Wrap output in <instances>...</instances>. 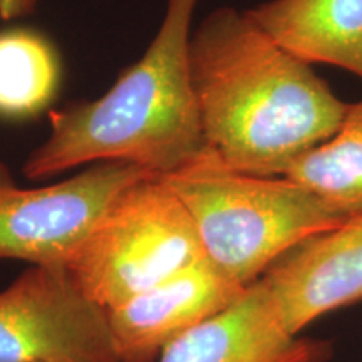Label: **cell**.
I'll use <instances>...</instances> for the list:
<instances>
[{
    "label": "cell",
    "instance_id": "6da1fadb",
    "mask_svg": "<svg viewBox=\"0 0 362 362\" xmlns=\"http://www.w3.org/2000/svg\"><path fill=\"white\" fill-rule=\"evenodd\" d=\"M192 81L206 146L228 168L284 176L336 133L347 104L310 62L247 12L216 8L193 30Z\"/></svg>",
    "mask_w": 362,
    "mask_h": 362
},
{
    "label": "cell",
    "instance_id": "7a4b0ae2",
    "mask_svg": "<svg viewBox=\"0 0 362 362\" xmlns=\"http://www.w3.org/2000/svg\"><path fill=\"white\" fill-rule=\"evenodd\" d=\"M200 0H168L160 30L138 62L94 101L51 112V133L24 163L44 180L86 163L123 161L158 176L205 149L192 81V21Z\"/></svg>",
    "mask_w": 362,
    "mask_h": 362
},
{
    "label": "cell",
    "instance_id": "3957f363",
    "mask_svg": "<svg viewBox=\"0 0 362 362\" xmlns=\"http://www.w3.org/2000/svg\"><path fill=\"white\" fill-rule=\"evenodd\" d=\"M163 178L192 215L205 255L242 287L305 238L346 220L296 181L240 173L208 146Z\"/></svg>",
    "mask_w": 362,
    "mask_h": 362
},
{
    "label": "cell",
    "instance_id": "277c9868",
    "mask_svg": "<svg viewBox=\"0 0 362 362\" xmlns=\"http://www.w3.org/2000/svg\"><path fill=\"white\" fill-rule=\"evenodd\" d=\"M205 257L187 206L153 175L117 197L66 269L107 312Z\"/></svg>",
    "mask_w": 362,
    "mask_h": 362
},
{
    "label": "cell",
    "instance_id": "5b68a950",
    "mask_svg": "<svg viewBox=\"0 0 362 362\" xmlns=\"http://www.w3.org/2000/svg\"><path fill=\"white\" fill-rule=\"evenodd\" d=\"M155 173L123 161L99 163L42 188L0 187V260L67 267L121 193Z\"/></svg>",
    "mask_w": 362,
    "mask_h": 362
},
{
    "label": "cell",
    "instance_id": "8992f818",
    "mask_svg": "<svg viewBox=\"0 0 362 362\" xmlns=\"http://www.w3.org/2000/svg\"><path fill=\"white\" fill-rule=\"evenodd\" d=\"M0 362H119L107 312L59 265H30L0 292Z\"/></svg>",
    "mask_w": 362,
    "mask_h": 362
},
{
    "label": "cell",
    "instance_id": "52a82bcc",
    "mask_svg": "<svg viewBox=\"0 0 362 362\" xmlns=\"http://www.w3.org/2000/svg\"><path fill=\"white\" fill-rule=\"evenodd\" d=\"M245 291L205 257L107 310L119 362H158L170 344L228 309Z\"/></svg>",
    "mask_w": 362,
    "mask_h": 362
},
{
    "label": "cell",
    "instance_id": "ba28073f",
    "mask_svg": "<svg viewBox=\"0 0 362 362\" xmlns=\"http://www.w3.org/2000/svg\"><path fill=\"white\" fill-rule=\"evenodd\" d=\"M293 336L317 319L362 300V215L291 248L262 275Z\"/></svg>",
    "mask_w": 362,
    "mask_h": 362
},
{
    "label": "cell",
    "instance_id": "9c48e42d",
    "mask_svg": "<svg viewBox=\"0 0 362 362\" xmlns=\"http://www.w3.org/2000/svg\"><path fill=\"white\" fill-rule=\"evenodd\" d=\"M332 346L285 329L262 280L205 322L170 344L158 362H327Z\"/></svg>",
    "mask_w": 362,
    "mask_h": 362
},
{
    "label": "cell",
    "instance_id": "30bf717a",
    "mask_svg": "<svg viewBox=\"0 0 362 362\" xmlns=\"http://www.w3.org/2000/svg\"><path fill=\"white\" fill-rule=\"evenodd\" d=\"M247 13L304 61L362 79V0H270Z\"/></svg>",
    "mask_w": 362,
    "mask_h": 362
},
{
    "label": "cell",
    "instance_id": "8fae6325",
    "mask_svg": "<svg viewBox=\"0 0 362 362\" xmlns=\"http://www.w3.org/2000/svg\"><path fill=\"white\" fill-rule=\"evenodd\" d=\"M339 215H362V99L347 104L336 133L291 163L284 173Z\"/></svg>",
    "mask_w": 362,
    "mask_h": 362
},
{
    "label": "cell",
    "instance_id": "7c38bea8",
    "mask_svg": "<svg viewBox=\"0 0 362 362\" xmlns=\"http://www.w3.org/2000/svg\"><path fill=\"white\" fill-rule=\"evenodd\" d=\"M59 59L42 35L24 29L0 34V117L27 119L52 101Z\"/></svg>",
    "mask_w": 362,
    "mask_h": 362
},
{
    "label": "cell",
    "instance_id": "4fadbf2b",
    "mask_svg": "<svg viewBox=\"0 0 362 362\" xmlns=\"http://www.w3.org/2000/svg\"><path fill=\"white\" fill-rule=\"evenodd\" d=\"M39 0H0V19L12 21L30 13Z\"/></svg>",
    "mask_w": 362,
    "mask_h": 362
},
{
    "label": "cell",
    "instance_id": "5bb4252c",
    "mask_svg": "<svg viewBox=\"0 0 362 362\" xmlns=\"http://www.w3.org/2000/svg\"><path fill=\"white\" fill-rule=\"evenodd\" d=\"M12 183H13V178H12L11 171H8L6 165H2V163H0V187H2V185H12Z\"/></svg>",
    "mask_w": 362,
    "mask_h": 362
}]
</instances>
